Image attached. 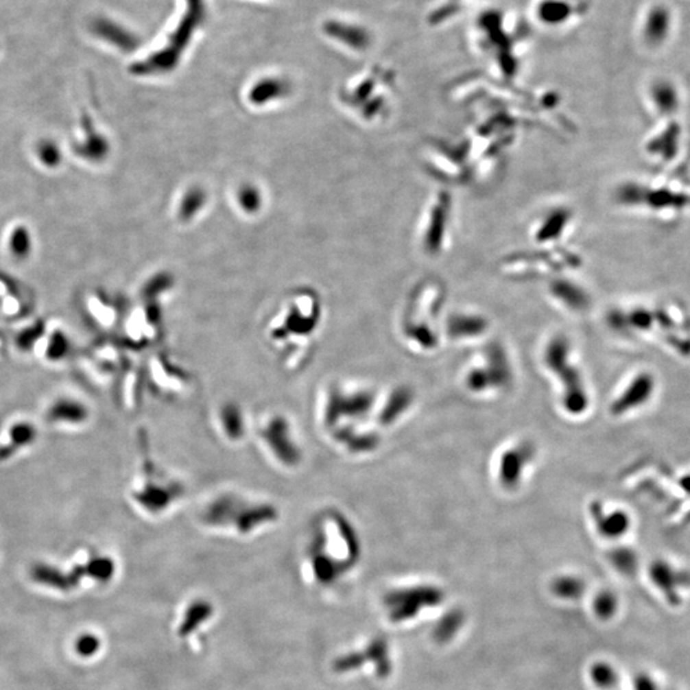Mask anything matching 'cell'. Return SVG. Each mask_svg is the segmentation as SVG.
<instances>
[{"label": "cell", "instance_id": "7", "mask_svg": "<svg viewBox=\"0 0 690 690\" xmlns=\"http://www.w3.org/2000/svg\"><path fill=\"white\" fill-rule=\"evenodd\" d=\"M442 289L438 283L431 281L420 285L417 290L412 294L411 306L407 308V316L404 320H416L420 318V322L404 327V334L416 344L420 345L425 349H432L438 344V336L432 327H429L423 318H436L438 308L441 307Z\"/></svg>", "mask_w": 690, "mask_h": 690}, {"label": "cell", "instance_id": "6", "mask_svg": "<svg viewBox=\"0 0 690 690\" xmlns=\"http://www.w3.org/2000/svg\"><path fill=\"white\" fill-rule=\"evenodd\" d=\"M571 345L565 336H554L545 349V364L561 381V405L571 416H579L589 405L586 383L578 367L571 362Z\"/></svg>", "mask_w": 690, "mask_h": 690}, {"label": "cell", "instance_id": "13", "mask_svg": "<svg viewBox=\"0 0 690 690\" xmlns=\"http://www.w3.org/2000/svg\"><path fill=\"white\" fill-rule=\"evenodd\" d=\"M448 196L440 193L435 202L429 207V214L426 216L425 230L422 237V244L426 252L429 254H438L441 252V248L445 243V235L448 233V220L450 216L451 206H449Z\"/></svg>", "mask_w": 690, "mask_h": 690}, {"label": "cell", "instance_id": "3", "mask_svg": "<svg viewBox=\"0 0 690 690\" xmlns=\"http://www.w3.org/2000/svg\"><path fill=\"white\" fill-rule=\"evenodd\" d=\"M307 527L309 573L320 584H331L361 558L359 533L352 519L335 506L318 509Z\"/></svg>", "mask_w": 690, "mask_h": 690}, {"label": "cell", "instance_id": "12", "mask_svg": "<svg viewBox=\"0 0 690 690\" xmlns=\"http://www.w3.org/2000/svg\"><path fill=\"white\" fill-rule=\"evenodd\" d=\"M93 413L86 401L73 395H59L47 404L45 420L56 429H75L86 426Z\"/></svg>", "mask_w": 690, "mask_h": 690}, {"label": "cell", "instance_id": "2", "mask_svg": "<svg viewBox=\"0 0 690 690\" xmlns=\"http://www.w3.org/2000/svg\"><path fill=\"white\" fill-rule=\"evenodd\" d=\"M276 501L234 486L220 487L200 500L195 510L197 527L207 533L247 540L279 525Z\"/></svg>", "mask_w": 690, "mask_h": 690}, {"label": "cell", "instance_id": "22", "mask_svg": "<svg viewBox=\"0 0 690 690\" xmlns=\"http://www.w3.org/2000/svg\"><path fill=\"white\" fill-rule=\"evenodd\" d=\"M549 290L552 298L570 311H582L587 306L584 296L580 294V290L569 280H555L551 283Z\"/></svg>", "mask_w": 690, "mask_h": 690}, {"label": "cell", "instance_id": "10", "mask_svg": "<svg viewBox=\"0 0 690 690\" xmlns=\"http://www.w3.org/2000/svg\"><path fill=\"white\" fill-rule=\"evenodd\" d=\"M512 376L513 371L506 352L501 346L495 345L486 355V366L477 367L466 374V386L473 392L503 389L510 385Z\"/></svg>", "mask_w": 690, "mask_h": 690}, {"label": "cell", "instance_id": "1", "mask_svg": "<svg viewBox=\"0 0 690 690\" xmlns=\"http://www.w3.org/2000/svg\"><path fill=\"white\" fill-rule=\"evenodd\" d=\"M377 401L376 392L361 383L331 379L318 388L315 399V423L321 436L348 457L376 451L381 438L366 427Z\"/></svg>", "mask_w": 690, "mask_h": 690}, {"label": "cell", "instance_id": "18", "mask_svg": "<svg viewBox=\"0 0 690 690\" xmlns=\"http://www.w3.org/2000/svg\"><path fill=\"white\" fill-rule=\"evenodd\" d=\"M534 13L542 25L559 27L573 19L575 8L570 0H540Z\"/></svg>", "mask_w": 690, "mask_h": 690}, {"label": "cell", "instance_id": "28", "mask_svg": "<svg viewBox=\"0 0 690 690\" xmlns=\"http://www.w3.org/2000/svg\"><path fill=\"white\" fill-rule=\"evenodd\" d=\"M451 1H460V3H462V1H463V0H451Z\"/></svg>", "mask_w": 690, "mask_h": 690}, {"label": "cell", "instance_id": "14", "mask_svg": "<svg viewBox=\"0 0 690 690\" xmlns=\"http://www.w3.org/2000/svg\"><path fill=\"white\" fill-rule=\"evenodd\" d=\"M534 457V448L531 444L523 442L508 449L499 462V479L506 490L516 488L528 464Z\"/></svg>", "mask_w": 690, "mask_h": 690}, {"label": "cell", "instance_id": "8", "mask_svg": "<svg viewBox=\"0 0 690 690\" xmlns=\"http://www.w3.org/2000/svg\"><path fill=\"white\" fill-rule=\"evenodd\" d=\"M211 423L217 438L228 447H241L252 438L253 420L238 401L217 403L211 412Z\"/></svg>", "mask_w": 690, "mask_h": 690}, {"label": "cell", "instance_id": "21", "mask_svg": "<svg viewBox=\"0 0 690 690\" xmlns=\"http://www.w3.org/2000/svg\"><path fill=\"white\" fill-rule=\"evenodd\" d=\"M38 357L47 364H56L63 362L71 355L72 344L68 336L62 330H54L49 336H44L38 344Z\"/></svg>", "mask_w": 690, "mask_h": 690}, {"label": "cell", "instance_id": "5", "mask_svg": "<svg viewBox=\"0 0 690 690\" xmlns=\"http://www.w3.org/2000/svg\"><path fill=\"white\" fill-rule=\"evenodd\" d=\"M252 438L262 457L280 473L296 475L307 462L302 433L287 412H263L253 420Z\"/></svg>", "mask_w": 690, "mask_h": 690}, {"label": "cell", "instance_id": "23", "mask_svg": "<svg viewBox=\"0 0 690 690\" xmlns=\"http://www.w3.org/2000/svg\"><path fill=\"white\" fill-rule=\"evenodd\" d=\"M213 615V606L210 602L205 599H197L193 601L189 606L187 607L186 614L183 616V620L179 625L178 633L180 637H188L196 632L197 628L201 624H204L206 620Z\"/></svg>", "mask_w": 690, "mask_h": 690}, {"label": "cell", "instance_id": "24", "mask_svg": "<svg viewBox=\"0 0 690 690\" xmlns=\"http://www.w3.org/2000/svg\"><path fill=\"white\" fill-rule=\"evenodd\" d=\"M32 234L28 230L27 226L16 225L8 235V252L10 256L19 261L26 260L32 252Z\"/></svg>", "mask_w": 690, "mask_h": 690}, {"label": "cell", "instance_id": "17", "mask_svg": "<svg viewBox=\"0 0 690 690\" xmlns=\"http://www.w3.org/2000/svg\"><path fill=\"white\" fill-rule=\"evenodd\" d=\"M570 213L567 209H555L549 214L541 217L534 225L533 238L538 243L556 242L559 238H564L567 228L570 223Z\"/></svg>", "mask_w": 690, "mask_h": 690}, {"label": "cell", "instance_id": "9", "mask_svg": "<svg viewBox=\"0 0 690 690\" xmlns=\"http://www.w3.org/2000/svg\"><path fill=\"white\" fill-rule=\"evenodd\" d=\"M147 377L158 395L164 398L183 396L192 388V377L186 368L167 355L152 357L147 364Z\"/></svg>", "mask_w": 690, "mask_h": 690}, {"label": "cell", "instance_id": "25", "mask_svg": "<svg viewBox=\"0 0 690 690\" xmlns=\"http://www.w3.org/2000/svg\"><path fill=\"white\" fill-rule=\"evenodd\" d=\"M38 159L47 168H56L62 163V151L54 141L38 142L36 147Z\"/></svg>", "mask_w": 690, "mask_h": 690}, {"label": "cell", "instance_id": "27", "mask_svg": "<svg viewBox=\"0 0 690 690\" xmlns=\"http://www.w3.org/2000/svg\"><path fill=\"white\" fill-rule=\"evenodd\" d=\"M554 587L561 595H565V593L575 595L582 589L580 588L582 587V582L579 579L573 578V577H562L555 582Z\"/></svg>", "mask_w": 690, "mask_h": 690}, {"label": "cell", "instance_id": "16", "mask_svg": "<svg viewBox=\"0 0 690 690\" xmlns=\"http://www.w3.org/2000/svg\"><path fill=\"white\" fill-rule=\"evenodd\" d=\"M653 392L652 377L650 374H641L632 380L621 395L611 404V412L615 416L637 409L648 401Z\"/></svg>", "mask_w": 690, "mask_h": 690}, {"label": "cell", "instance_id": "15", "mask_svg": "<svg viewBox=\"0 0 690 690\" xmlns=\"http://www.w3.org/2000/svg\"><path fill=\"white\" fill-rule=\"evenodd\" d=\"M591 515L598 533L606 540H617L630 530V516L625 510H606L601 503L591 505Z\"/></svg>", "mask_w": 690, "mask_h": 690}, {"label": "cell", "instance_id": "4", "mask_svg": "<svg viewBox=\"0 0 690 690\" xmlns=\"http://www.w3.org/2000/svg\"><path fill=\"white\" fill-rule=\"evenodd\" d=\"M140 453L127 499L133 510L151 522L165 521L186 504L189 488L186 479L163 464L151 451L145 433H141Z\"/></svg>", "mask_w": 690, "mask_h": 690}, {"label": "cell", "instance_id": "20", "mask_svg": "<svg viewBox=\"0 0 690 690\" xmlns=\"http://www.w3.org/2000/svg\"><path fill=\"white\" fill-rule=\"evenodd\" d=\"M488 327V321L476 313H455L449 318L447 330L454 339L481 336Z\"/></svg>", "mask_w": 690, "mask_h": 690}, {"label": "cell", "instance_id": "19", "mask_svg": "<svg viewBox=\"0 0 690 690\" xmlns=\"http://www.w3.org/2000/svg\"><path fill=\"white\" fill-rule=\"evenodd\" d=\"M413 396H414L413 392L405 386H401L392 390L377 414L380 426L388 427L398 420L401 414L411 407Z\"/></svg>", "mask_w": 690, "mask_h": 690}, {"label": "cell", "instance_id": "11", "mask_svg": "<svg viewBox=\"0 0 690 690\" xmlns=\"http://www.w3.org/2000/svg\"><path fill=\"white\" fill-rule=\"evenodd\" d=\"M38 438V426L27 418H14L0 429V464L14 460L32 448Z\"/></svg>", "mask_w": 690, "mask_h": 690}, {"label": "cell", "instance_id": "26", "mask_svg": "<svg viewBox=\"0 0 690 690\" xmlns=\"http://www.w3.org/2000/svg\"><path fill=\"white\" fill-rule=\"evenodd\" d=\"M102 647V641L99 637L91 633L81 635L75 642V652L82 657H91L99 652Z\"/></svg>", "mask_w": 690, "mask_h": 690}]
</instances>
